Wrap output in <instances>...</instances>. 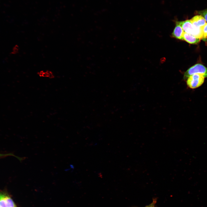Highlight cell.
I'll return each instance as SVG.
<instances>
[{
	"instance_id": "obj_9",
	"label": "cell",
	"mask_w": 207,
	"mask_h": 207,
	"mask_svg": "<svg viewBox=\"0 0 207 207\" xmlns=\"http://www.w3.org/2000/svg\"><path fill=\"white\" fill-rule=\"evenodd\" d=\"M9 156H12L16 157L20 161H22V160L25 159L26 158L25 157H20L18 156H16L14 154L12 153H7V154H1L0 153V158L5 157H7Z\"/></svg>"
},
{
	"instance_id": "obj_8",
	"label": "cell",
	"mask_w": 207,
	"mask_h": 207,
	"mask_svg": "<svg viewBox=\"0 0 207 207\" xmlns=\"http://www.w3.org/2000/svg\"><path fill=\"white\" fill-rule=\"evenodd\" d=\"M5 199L8 207H16L12 199L7 195Z\"/></svg>"
},
{
	"instance_id": "obj_10",
	"label": "cell",
	"mask_w": 207,
	"mask_h": 207,
	"mask_svg": "<svg viewBox=\"0 0 207 207\" xmlns=\"http://www.w3.org/2000/svg\"><path fill=\"white\" fill-rule=\"evenodd\" d=\"M198 13L200 15L202 16L205 19L206 21L207 22V9L199 11Z\"/></svg>"
},
{
	"instance_id": "obj_3",
	"label": "cell",
	"mask_w": 207,
	"mask_h": 207,
	"mask_svg": "<svg viewBox=\"0 0 207 207\" xmlns=\"http://www.w3.org/2000/svg\"><path fill=\"white\" fill-rule=\"evenodd\" d=\"M205 77L201 74H193L187 79L186 83L188 87L194 89L199 87L204 83Z\"/></svg>"
},
{
	"instance_id": "obj_2",
	"label": "cell",
	"mask_w": 207,
	"mask_h": 207,
	"mask_svg": "<svg viewBox=\"0 0 207 207\" xmlns=\"http://www.w3.org/2000/svg\"><path fill=\"white\" fill-rule=\"evenodd\" d=\"M196 74H202L205 78L207 77V68L201 64H195L185 72L183 79H186L190 76Z\"/></svg>"
},
{
	"instance_id": "obj_1",
	"label": "cell",
	"mask_w": 207,
	"mask_h": 207,
	"mask_svg": "<svg viewBox=\"0 0 207 207\" xmlns=\"http://www.w3.org/2000/svg\"><path fill=\"white\" fill-rule=\"evenodd\" d=\"M180 22L181 25L185 32L191 34L200 40L203 39L202 28H196L193 25L190 20Z\"/></svg>"
},
{
	"instance_id": "obj_5",
	"label": "cell",
	"mask_w": 207,
	"mask_h": 207,
	"mask_svg": "<svg viewBox=\"0 0 207 207\" xmlns=\"http://www.w3.org/2000/svg\"><path fill=\"white\" fill-rule=\"evenodd\" d=\"M176 26L172 33V37L178 39L183 40L184 32L181 25L180 22H176Z\"/></svg>"
},
{
	"instance_id": "obj_12",
	"label": "cell",
	"mask_w": 207,
	"mask_h": 207,
	"mask_svg": "<svg viewBox=\"0 0 207 207\" xmlns=\"http://www.w3.org/2000/svg\"><path fill=\"white\" fill-rule=\"evenodd\" d=\"M203 39L207 38V23L202 27Z\"/></svg>"
},
{
	"instance_id": "obj_6",
	"label": "cell",
	"mask_w": 207,
	"mask_h": 207,
	"mask_svg": "<svg viewBox=\"0 0 207 207\" xmlns=\"http://www.w3.org/2000/svg\"><path fill=\"white\" fill-rule=\"evenodd\" d=\"M183 40L190 44H196L200 42V39L191 34L184 32L183 36Z\"/></svg>"
},
{
	"instance_id": "obj_11",
	"label": "cell",
	"mask_w": 207,
	"mask_h": 207,
	"mask_svg": "<svg viewBox=\"0 0 207 207\" xmlns=\"http://www.w3.org/2000/svg\"><path fill=\"white\" fill-rule=\"evenodd\" d=\"M39 74L41 76H48V77L51 76H53L52 74L51 73V72L49 71H47L45 72L41 71L39 72Z\"/></svg>"
},
{
	"instance_id": "obj_7",
	"label": "cell",
	"mask_w": 207,
	"mask_h": 207,
	"mask_svg": "<svg viewBox=\"0 0 207 207\" xmlns=\"http://www.w3.org/2000/svg\"><path fill=\"white\" fill-rule=\"evenodd\" d=\"M6 194L0 192V207H8L6 201Z\"/></svg>"
},
{
	"instance_id": "obj_13",
	"label": "cell",
	"mask_w": 207,
	"mask_h": 207,
	"mask_svg": "<svg viewBox=\"0 0 207 207\" xmlns=\"http://www.w3.org/2000/svg\"><path fill=\"white\" fill-rule=\"evenodd\" d=\"M155 202V201H154L151 204L145 207H154V205Z\"/></svg>"
},
{
	"instance_id": "obj_4",
	"label": "cell",
	"mask_w": 207,
	"mask_h": 207,
	"mask_svg": "<svg viewBox=\"0 0 207 207\" xmlns=\"http://www.w3.org/2000/svg\"><path fill=\"white\" fill-rule=\"evenodd\" d=\"M193 25L197 28H202L206 23L204 18L201 15L195 16L190 20Z\"/></svg>"
}]
</instances>
